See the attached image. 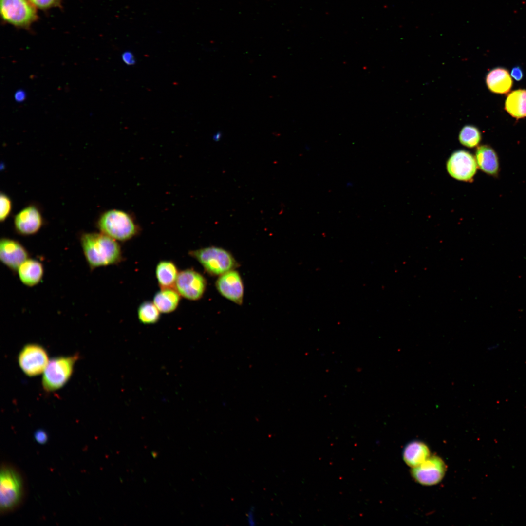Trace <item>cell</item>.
I'll return each instance as SVG.
<instances>
[{
    "label": "cell",
    "mask_w": 526,
    "mask_h": 526,
    "mask_svg": "<svg viewBox=\"0 0 526 526\" xmlns=\"http://www.w3.org/2000/svg\"><path fill=\"white\" fill-rule=\"evenodd\" d=\"M207 286L205 277L193 269L179 272L175 288L180 295L190 301H197L204 296Z\"/></svg>",
    "instance_id": "cell-8"
},
{
    "label": "cell",
    "mask_w": 526,
    "mask_h": 526,
    "mask_svg": "<svg viewBox=\"0 0 526 526\" xmlns=\"http://www.w3.org/2000/svg\"><path fill=\"white\" fill-rule=\"evenodd\" d=\"M511 76L517 81H520L523 77L522 69L518 66L514 67L511 72Z\"/></svg>",
    "instance_id": "cell-27"
},
{
    "label": "cell",
    "mask_w": 526,
    "mask_h": 526,
    "mask_svg": "<svg viewBox=\"0 0 526 526\" xmlns=\"http://www.w3.org/2000/svg\"><path fill=\"white\" fill-rule=\"evenodd\" d=\"M37 8L46 10L60 7L61 0H29Z\"/></svg>",
    "instance_id": "cell-24"
},
{
    "label": "cell",
    "mask_w": 526,
    "mask_h": 526,
    "mask_svg": "<svg viewBox=\"0 0 526 526\" xmlns=\"http://www.w3.org/2000/svg\"><path fill=\"white\" fill-rule=\"evenodd\" d=\"M0 220L4 221L10 215L12 210V201L5 194L1 193L0 197Z\"/></svg>",
    "instance_id": "cell-23"
},
{
    "label": "cell",
    "mask_w": 526,
    "mask_h": 526,
    "mask_svg": "<svg viewBox=\"0 0 526 526\" xmlns=\"http://www.w3.org/2000/svg\"><path fill=\"white\" fill-rule=\"evenodd\" d=\"M79 358V355L76 354L50 360L43 372L42 384L44 390L53 392L64 386L70 378L74 365Z\"/></svg>",
    "instance_id": "cell-5"
},
{
    "label": "cell",
    "mask_w": 526,
    "mask_h": 526,
    "mask_svg": "<svg viewBox=\"0 0 526 526\" xmlns=\"http://www.w3.org/2000/svg\"><path fill=\"white\" fill-rule=\"evenodd\" d=\"M34 438L36 442L40 444H44L48 440L47 433L42 430H38L34 434Z\"/></svg>",
    "instance_id": "cell-25"
},
{
    "label": "cell",
    "mask_w": 526,
    "mask_h": 526,
    "mask_svg": "<svg viewBox=\"0 0 526 526\" xmlns=\"http://www.w3.org/2000/svg\"><path fill=\"white\" fill-rule=\"evenodd\" d=\"M403 456L405 463L414 468L420 465L429 457L430 451L424 443L413 441L405 446Z\"/></svg>",
    "instance_id": "cell-18"
},
{
    "label": "cell",
    "mask_w": 526,
    "mask_h": 526,
    "mask_svg": "<svg viewBox=\"0 0 526 526\" xmlns=\"http://www.w3.org/2000/svg\"><path fill=\"white\" fill-rule=\"evenodd\" d=\"M122 59L126 63L129 65L132 64L134 62L133 56L130 52L124 53L122 56Z\"/></svg>",
    "instance_id": "cell-29"
},
{
    "label": "cell",
    "mask_w": 526,
    "mask_h": 526,
    "mask_svg": "<svg viewBox=\"0 0 526 526\" xmlns=\"http://www.w3.org/2000/svg\"><path fill=\"white\" fill-rule=\"evenodd\" d=\"M446 467L439 457L428 458L420 465L413 468L412 474L418 483L424 485H432L439 483L443 478Z\"/></svg>",
    "instance_id": "cell-11"
},
{
    "label": "cell",
    "mask_w": 526,
    "mask_h": 526,
    "mask_svg": "<svg viewBox=\"0 0 526 526\" xmlns=\"http://www.w3.org/2000/svg\"><path fill=\"white\" fill-rule=\"evenodd\" d=\"M0 14L4 22L22 29L38 18L37 8L29 0H0Z\"/></svg>",
    "instance_id": "cell-6"
},
{
    "label": "cell",
    "mask_w": 526,
    "mask_h": 526,
    "mask_svg": "<svg viewBox=\"0 0 526 526\" xmlns=\"http://www.w3.org/2000/svg\"><path fill=\"white\" fill-rule=\"evenodd\" d=\"M26 98V93L22 89H19L16 91L14 94V99L17 102H21L24 100Z\"/></svg>",
    "instance_id": "cell-28"
},
{
    "label": "cell",
    "mask_w": 526,
    "mask_h": 526,
    "mask_svg": "<svg viewBox=\"0 0 526 526\" xmlns=\"http://www.w3.org/2000/svg\"><path fill=\"white\" fill-rule=\"evenodd\" d=\"M486 83L492 92L504 94L508 93L512 86V80L507 70L496 68L490 71L486 77Z\"/></svg>",
    "instance_id": "cell-15"
},
{
    "label": "cell",
    "mask_w": 526,
    "mask_h": 526,
    "mask_svg": "<svg viewBox=\"0 0 526 526\" xmlns=\"http://www.w3.org/2000/svg\"><path fill=\"white\" fill-rule=\"evenodd\" d=\"M17 271L21 282L29 287L38 284L44 274L42 264L37 260L30 258L25 261Z\"/></svg>",
    "instance_id": "cell-14"
},
{
    "label": "cell",
    "mask_w": 526,
    "mask_h": 526,
    "mask_svg": "<svg viewBox=\"0 0 526 526\" xmlns=\"http://www.w3.org/2000/svg\"><path fill=\"white\" fill-rule=\"evenodd\" d=\"M505 108L514 118L526 117V90L519 89L511 92L506 100Z\"/></svg>",
    "instance_id": "cell-20"
},
{
    "label": "cell",
    "mask_w": 526,
    "mask_h": 526,
    "mask_svg": "<svg viewBox=\"0 0 526 526\" xmlns=\"http://www.w3.org/2000/svg\"><path fill=\"white\" fill-rule=\"evenodd\" d=\"M14 224L18 233L25 236L31 235L40 230L43 219L38 208L30 205L23 208L15 216Z\"/></svg>",
    "instance_id": "cell-13"
},
{
    "label": "cell",
    "mask_w": 526,
    "mask_h": 526,
    "mask_svg": "<svg viewBox=\"0 0 526 526\" xmlns=\"http://www.w3.org/2000/svg\"><path fill=\"white\" fill-rule=\"evenodd\" d=\"M24 483L20 472L14 467L4 464L0 474V510L6 513L15 510L22 502Z\"/></svg>",
    "instance_id": "cell-2"
},
{
    "label": "cell",
    "mask_w": 526,
    "mask_h": 526,
    "mask_svg": "<svg viewBox=\"0 0 526 526\" xmlns=\"http://www.w3.org/2000/svg\"><path fill=\"white\" fill-rule=\"evenodd\" d=\"M215 286L220 294L234 303L242 305L244 296V285L237 270L233 269L218 276Z\"/></svg>",
    "instance_id": "cell-9"
},
{
    "label": "cell",
    "mask_w": 526,
    "mask_h": 526,
    "mask_svg": "<svg viewBox=\"0 0 526 526\" xmlns=\"http://www.w3.org/2000/svg\"><path fill=\"white\" fill-rule=\"evenodd\" d=\"M29 254L19 242L14 239L3 238L0 241V259L9 269L17 271L27 259Z\"/></svg>",
    "instance_id": "cell-12"
},
{
    "label": "cell",
    "mask_w": 526,
    "mask_h": 526,
    "mask_svg": "<svg viewBox=\"0 0 526 526\" xmlns=\"http://www.w3.org/2000/svg\"><path fill=\"white\" fill-rule=\"evenodd\" d=\"M476 161L479 168L490 175H496L499 164L497 155L494 150L488 145H481L476 151Z\"/></svg>",
    "instance_id": "cell-16"
},
{
    "label": "cell",
    "mask_w": 526,
    "mask_h": 526,
    "mask_svg": "<svg viewBox=\"0 0 526 526\" xmlns=\"http://www.w3.org/2000/svg\"><path fill=\"white\" fill-rule=\"evenodd\" d=\"M477 164L473 156L466 150L453 152L447 163V169L453 178L468 181L472 179L476 172Z\"/></svg>",
    "instance_id": "cell-10"
},
{
    "label": "cell",
    "mask_w": 526,
    "mask_h": 526,
    "mask_svg": "<svg viewBox=\"0 0 526 526\" xmlns=\"http://www.w3.org/2000/svg\"><path fill=\"white\" fill-rule=\"evenodd\" d=\"M97 226L100 232L116 241H126L134 237L138 229L131 216L126 212L112 209L100 217Z\"/></svg>",
    "instance_id": "cell-4"
},
{
    "label": "cell",
    "mask_w": 526,
    "mask_h": 526,
    "mask_svg": "<svg viewBox=\"0 0 526 526\" xmlns=\"http://www.w3.org/2000/svg\"><path fill=\"white\" fill-rule=\"evenodd\" d=\"M188 254L211 276H219L228 271L236 269L240 265L231 253L220 247H206L191 250Z\"/></svg>",
    "instance_id": "cell-3"
},
{
    "label": "cell",
    "mask_w": 526,
    "mask_h": 526,
    "mask_svg": "<svg viewBox=\"0 0 526 526\" xmlns=\"http://www.w3.org/2000/svg\"><path fill=\"white\" fill-rule=\"evenodd\" d=\"M181 295L174 288L161 289L153 297V302L161 313H169L178 307Z\"/></svg>",
    "instance_id": "cell-17"
},
{
    "label": "cell",
    "mask_w": 526,
    "mask_h": 526,
    "mask_svg": "<svg viewBox=\"0 0 526 526\" xmlns=\"http://www.w3.org/2000/svg\"><path fill=\"white\" fill-rule=\"evenodd\" d=\"M481 133L479 130L472 125H466L461 130L459 140L464 146L468 148H473L480 142Z\"/></svg>",
    "instance_id": "cell-22"
},
{
    "label": "cell",
    "mask_w": 526,
    "mask_h": 526,
    "mask_svg": "<svg viewBox=\"0 0 526 526\" xmlns=\"http://www.w3.org/2000/svg\"><path fill=\"white\" fill-rule=\"evenodd\" d=\"M247 522L249 526H253L256 525L255 517V509L254 507H250L247 513Z\"/></svg>",
    "instance_id": "cell-26"
},
{
    "label": "cell",
    "mask_w": 526,
    "mask_h": 526,
    "mask_svg": "<svg viewBox=\"0 0 526 526\" xmlns=\"http://www.w3.org/2000/svg\"><path fill=\"white\" fill-rule=\"evenodd\" d=\"M156 277L161 289L174 288L179 274L177 267L172 261H160L156 267Z\"/></svg>",
    "instance_id": "cell-19"
},
{
    "label": "cell",
    "mask_w": 526,
    "mask_h": 526,
    "mask_svg": "<svg viewBox=\"0 0 526 526\" xmlns=\"http://www.w3.org/2000/svg\"><path fill=\"white\" fill-rule=\"evenodd\" d=\"M220 134H220V132H219L218 133H217V134H216V135H215V136H214V139H216V138H217V139H218V138L219 139V137H220Z\"/></svg>",
    "instance_id": "cell-30"
},
{
    "label": "cell",
    "mask_w": 526,
    "mask_h": 526,
    "mask_svg": "<svg viewBox=\"0 0 526 526\" xmlns=\"http://www.w3.org/2000/svg\"><path fill=\"white\" fill-rule=\"evenodd\" d=\"M81 245L91 269L118 263L122 259L121 247L116 240L100 233H85Z\"/></svg>",
    "instance_id": "cell-1"
},
{
    "label": "cell",
    "mask_w": 526,
    "mask_h": 526,
    "mask_svg": "<svg viewBox=\"0 0 526 526\" xmlns=\"http://www.w3.org/2000/svg\"><path fill=\"white\" fill-rule=\"evenodd\" d=\"M160 313L154 303L150 301H144L137 309L138 319L140 322L144 324L156 323L160 319Z\"/></svg>",
    "instance_id": "cell-21"
},
{
    "label": "cell",
    "mask_w": 526,
    "mask_h": 526,
    "mask_svg": "<svg viewBox=\"0 0 526 526\" xmlns=\"http://www.w3.org/2000/svg\"><path fill=\"white\" fill-rule=\"evenodd\" d=\"M18 359L20 368L29 376L41 374L49 361L46 350L41 345L35 343L25 345L19 352Z\"/></svg>",
    "instance_id": "cell-7"
}]
</instances>
